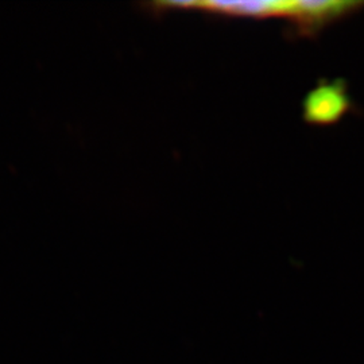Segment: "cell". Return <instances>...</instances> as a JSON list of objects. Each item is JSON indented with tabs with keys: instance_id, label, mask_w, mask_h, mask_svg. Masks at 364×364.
<instances>
[{
	"instance_id": "obj_1",
	"label": "cell",
	"mask_w": 364,
	"mask_h": 364,
	"mask_svg": "<svg viewBox=\"0 0 364 364\" xmlns=\"http://www.w3.org/2000/svg\"><path fill=\"white\" fill-rule=\"evenodd\" d=\"M350 108V99L343 84L331 82L316 87L304 102V117L316 124L333 123Z\"/></svg>"
},
{
	"instance_id": "obj_2",
	"label": "cell",
	"mask_w": 364,
	"mask_h": 364,
	"mask_svg": "<svg viewBox=\"0 0 364 364\" xmlns=\"http://www.w3.org/2000/svg\"><path fill=\"white\" fill-rule=\"evenodd\" d=\"M363 6L358 1H293L287 18L299 27V31L313 33Z\"/></svg>"
},
{
	"instance_id": "obj_3",
	"label": "cell",
	"mask_w": 364,
	"mask_h": 364,
	"mask_svg": "<svg viewBox=\"0 0 364 364\" xmlns=\"http://www.w3.org/2000/svg\"><path fill=\"white\" fill-rule=\"evenodd\" d=\"M178 7H200L215 13L246 15L257 18L289 16L291 1H205V3H176Z\"/></svg>"
}]
</instances>
